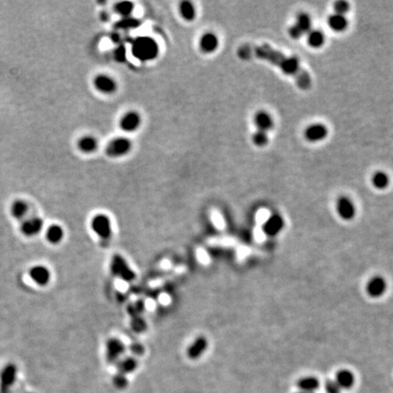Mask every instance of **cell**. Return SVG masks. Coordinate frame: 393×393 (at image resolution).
I'll return each mask as SVG.
<instances>
[{
  "label": "cell",
  "instance_id": "cell-1",
  "mask_svg": "<svg viewBox=\"0 0 393 393\" xmlns=\"http://www.w3.org/2000/svg\"><path fill=\"white\" fill-rule=\"evenodd\" d=\"M249 59L255 55L260 60H266L279 67L286 75L293 76L298 87L307 90L311 87V79L309 73L300 67V61L295 57H288L269 45L252 47L248 45Z\"/></svg>",
  "mask_w": 393,
  "mask_h": 393
},
{
  "label": "cell",
  "instance_id": "cell-2",
  "mask_svg": "<svg viewBox=\"0 0 393 393\" xmlns=\"http://www.w3.org/2000/svg\"><path fill=\"white\" fill-rule=\"evenodd\" d=\"M131 53L135 59L142 62L152 61L160 55V46L153 38L141 36L132 42Z\"/></svg>",
  "mask_w": 393,
  "mask_h": 393
},
{
  "label": "cell",
  "instance_id": "cell-3",
  "mask_svg": "<svg viewBox=\"0 0 393 393\" xmlns=\"http://www.w3.org/2000/svg\"><path fill=\"white\" fill-rule=\"evenodd\" d=\"M132 149V142L126 137L114 138L107 143L105 152L107 157L117 159L124 157L129 153Z\"/></svg>",
  "mask_w": 393,
  "mask_h": 393
},
{
  "label": "cell",
  "instance_id": "cell-4",
  "mask_svg": "<svg viewBox=\"0 0 393 393\" xmlns=\"http://www.w3.org/2000/svg\"><path fill=\"white\" fill-rule=\"evenodd\" d=\"M91 228L101 239L107 240L112 233L110 219L105 214H98L91 220Z\"/></svg>",
  "mask_w": 393,
  "mask_h": 393
},
{
  "label": "cell",
  "instance_id": "cell-5",
  "mask_svg": "<svg viewBox=\"0 0 393 393\" xmlns=\"http://www.w3.org/2000/svg\"><path fill=\"white\" fill-rule=\"evenodd\" d=\"M94 87L99 92L105 95H110L117 91L118 83L116 80L107 74H99L93 80Z\"/></svg>",
  "mask_w": 393,
  "mask_h": 393
},
{
  "label": "cell",
  "instance_id": "cell-6",
  "mask_svg": "<svg viewBox=\"0 0 393 393\" xmlns=\"http://www.w3.org/2000/svg\"><path fill=\"white\" fill-rule=\"evenodd\" d=\"M141 123L142 119L140 114L135 110H129L121 116L119 125L124 132L132 133L140 128Z\"/></svg>",
  "mask_w": 393,
  "mask_h": 393
},
{
  "label": "cell",
  "instance_id": "cell-7",
  "mask_svg": "<svg viewBox=\"0 0 393 393\" xmlns=\"http://www.w3.org/2000/svg\"><path fill=\"white\" fill-rule=\"evenodd\" d=\"M110 267H111V271L113 272L114 275H116L117 277H120L122 280L130 281L135 279V273L128 267L126 260H124L120 255L114 256Z\"/></svg>",
  "mask_w": 393,
  "mask_h": 393
},
{
  "label": "cell",
  "instance_id": "cell-8",
  "mask_svg": "<svg viewBox=\"0 0 393 393\" xmlns=\"http://www.w3.org/2000/svg\"><path fill=\"white\" fill-rule=\"evenodd\" d=\"M220 47V40L218 36L211 31L202 34L199 40V47L201 52L205 54L214 53Z\"/></svg>",
  "mask_w": 393,
  "mask_h": 393
},
{
  "label": "cell",
  "instance_id": "cell-9",
  "mask_svg": "<svg viewBox=\"0 0 393 393\" xmlns=\"http://www.w3.org/2000/svg\"><path fill=\"white\" fill-rule=\"evenodd\" d=\"M43 228V220L39 217H32L24 220L20 226V231L26 237H34L40 233Z\"/></svg>",
  "mask_w": 393,
  "mask_h": 393
},
{
  "label": "cell",
  "instance_id": "cell-10",
  "mask_svg": "<svg viewBox=\"0 0 393 393\" xmlns=\"http://www.w3.org/2000/svg\"><path fill=\"white\" fill-rule=\"evenodd\" d=\"M29 276L40 286H46L51 279V273L47 267L36 265L29 269Z\"/></svg>",
  "mask_w": 393,
  "mask_h": 393
},
{
  "label": "cell",
  "instance_id": "cell-11",
  "mask_svg": "<svg viewBox=\"0 0 393 393\" xmlns=\"http://www.w3.org/2000/svg\"><path fill=\"white\" fill-rule=\"evenodd\" d=\"M337 210L340 218L345 220H352L355 216L353 202L347 197H340L337 202Z\"/></svg>",
  "mask_w": 393,
  "mask_h": 393
},
{
  "label": "cell",
  "instance_id": "cell-12",
  "mask_svg": "<svg viewBox=\"0 0 393 393\" xmlns=\"http://www.w3.org/2000/svg\"><path fill=\"white\" fill-rule=\"evenodd\" d=\"M18 370L17 367L14 364H7L5 367L0 375V386L3 391H6L9 387L13 385L16 378H17Z\"/></svg>",
  "mask_w": 393,
  "mask_h": 393
},
{
  "label": "cell",
  "instance_id": "cell-13",
  "mask_svg": "<svg viewBox=\"0 0 393 393\" xmlns=\"http://www.w3.org/2000/svg\"><path fill=\"white\" fill-rule=\"evenodd\" d=\"M328 135L327 127L322 124H313L308 127L304 132L305 139L310 142H318L323 140Z\"/></svg>",
  "mask_w": 393,
  "mask_h": 393
},
{
  "label": "cell",
  "instance_id": "cell-14",
  "mask_svg": "<svg viewBox=\"0 0 393 393\" xmlns=\"http://www.w3.org/2000/svg\"><path fill=\"white\" fill-rule=\"evenodd\" d=\"M125 346L122 341L117 339H111L107 343V359L110 362H115L124 353Z\"/></svg>",
  "mask_w": 393,
  "mask_h": 393
},
{
  "label": "cell",
  "instance_id": "cell-15",
  "mask_svg": "<svg viewBox=\"0 0 393 393\" xmlns=\"http://www.w3.org/2000/svg\"><path fill=\"white\" fill-rule=\"evenodd\" d=\"M284 227V221L280 215L275 214L269 217L263 225L264 232L269 236H275L280 233Z\"/></svg>",
  "mask_w": 393,
  "mask_h": 393
},
{
  "label": "cell",
  "instance_id": "cell-16",
  "mask_svg": "<svg viewBox=\"0 0 393 393\" xmlns=\"http://www.w3.org/2000/svg\"><path fill=\"white\" fill-rule=\"evenodd\" d=\"M386 288V281L383 278L374 277L368 282L367 292L372 298H378L385 292Z\"/></svg>",
  "mask_w": 393,
  "mask_h": 393
},
{
  "label": "cell",
  "instance_id": "cell-17",
  "mask_svg": "<svg viewBox=\"0 0 393 393\" xmlns=\"http://www.w3.org/2000/svg\"><path fill=\"white\" fill-rule=\"evenodd\" d=\"M254 125L257 127V130L268 132L273 127V120L271 116L265 111H259L254 116Z\"/></svg>",
  "mask_w": 393,
  "mask_h": 393
},
{
  "label": "cell",
  "instance_id": "cell-18",
  "mask_svg": "<svg viewBox=\"0 0 393 393\" xmlns=\"http://www.w3.org/2000/svg\"><path fill=\"white\" fill-rule=\"evenodd\" d=\"M77 147L82 153H93L99 148V141L91 135H85L78 140Z\"/></svg>",
  "mask_w": 393,
  "mask_h": 393
},
{
  "label": "cell",
  "instance_id": "cell-19",
  "mask_svg": "<svg viewBox=\"0 0 393 393\" xmlns=\"http://www.w3.org/2000/svg\"><path fill=\"white\" fill-rule=\"evenodd\" d=\"M207 347V341L205 338L200 337L194 340L193 343L187 348V357L191 360L199 359L200 356L205 352Z\"/></svg>",
  "mask_w": 393,
  "mask_h": 393
},
{
  "label": "cell",
  "instance_id": "cell-20",
  "mask_svg": "<svg viewBox=\"0 0 393 393\" xmlns=\"http://www.w3.org/2000/svg\"><path fill=\"white\" fill-rule=\"evenodd\" d=\"M179 13L182 20L191 22L197 17V9L192 2L182 1L179 5Z\"/></svg>",
  "mask_w": 393,
  "mask_h": 393
},
{
  "label": "cell",
  "instance_id": "cell-21",
  "mask_svg": "<svg viewBox=\"0 0 393 393\" xmlns=\"http://www.w3.org/2000/svg\"><path fill=\"white\" fill-rule=\"evenodd\" d=\"M328 25L335 32H342L348 27V20L345 16L332 14L328 19Z\"/></svg>",
  "mask_w": 393,
  "mask_h": 393
},
{
  "label": "cell",
  "instance_id": "cell-22",
  "mask_svg": "<svg viewBox=\"0 0 393 393\" xmlns=\"http://www.w3.org/2000/svg\"><path fill=\"white\" fill-rule=\"evenodd\" d=\"M46 238L49 243L53 245L59 244L64 238V230L60 225H50L47 228Z\"/></svg>",
  "mask_w": 393,
  "mask_h": 393
},
{
  "label": "cell",
  "instance_id": "cell-23",
  "mask_svg": "<svg viewBox=\"0 0 393 393\" xmlns=\"http://www.w3.org/2000/svg\"><path fill=\"white\" fill-rule=\"evenodd\" d=\"M337 384L340 386V389H350L352 388L354 383V376L352 372H351L348 370H342L340 371L337 376L336 380Z\"/></svg>",
  "mask_w": 393,
  "mask_h": 393
},
{
  "label": "cell",
  "instance_id": "cell-24",
  "mask_svg": "<svg viewBox=\"0 0 393 393\" xmlns=\"http://www.w3.org/2000/svg\"><path fill=\"white\" fill-rule=\"evenodd\" d=\"M27 210H28V205L26 201L22 200L14 201L10 207L11 215L17 220H22L27 215Z\"/></svg>",
  "mask_w": 393,
  "mask_h": 393
},
{
  "label": "cell",
  "instance_id": "cell-25",
  "mask_svg": "<svg viewBox=\"0 0 393 393\" xmlns=\"http://www.w3.org/2000/svg\"><path fill=\"white\" fill-rule=\"evenodd\" d=\"M320 386V382L314 377H305L298 381V387L304 393H313Z\"/></svg>",
  "mask_w": 393,
  "mask_h": 393
},
{
  "label": "cell",
  "instance_id": "cell-26",
  "mask_svg": "<svg viewBox=\"0 0 393 393\" xmlns=\"http://www.w3.org/2000/svg\"><path fill=\"white\" fill-rule=\"evenodd\" d=\"M325 41L324 34L320 30H313L311 29L308 33V43L309 45L313 48H319L322 47Z\"/></svg>",
  "mask_w": 393,
  "mask_h": 393
},
{
  "label": "cell",
  "instance_id": "cell-27",
  "mask_svg": "<svg viewBox=\"0 0 393 393\" xmlns=\"http://www.w3.org/2000/svg\"><path fill=\"white\" fill-rule=\"evenodd\" d=\"M134 4L132 2L129 1H121V2H118L115 4L114 6V10L117 14H119L121 17H128L131 14L133 13L134 11Z\"/></svg>",
  "mask_w": 393,
  "mask_h": 393
},
{
  "label": "cell",
  "instance_id": "cell-28",
  "mask_svg": "<svg viewBox=\"0 0 393 393\" xmlns=\"http://www.w3.org/2000/svg\"><path fill=\"white\" fill-rule=\"evenodd\" d=\"M295 25L300 28L303 34H308L311 30V20L308 14H299L296 18Z\"/></svg>",
  "mask_w": 393,
  "mask_h": 393
},
{
  "label": "cell",
  "instance_id": "cell-29",
  "mask_svg": "<svg viewBox=\"0 0 393 393\" xmlns=\"http://www.w3.org/2000/svg\"><path fill=\"white\" fill-rule=\"evenodd\" d=\"M137 367H138V363L133 358L124 359V360H121L120 364L118 365L119 372L124 374V375L133 372L134 371L137 369Z\"/></svg>",
  "mask_w": 393,
  "mask_h": 393
},
{
  "label": "cell",
  "instance_id": "cell-30",
  "mask_svg": "<svg viewBox=\"0 0 393 393\" xmlns=\"http://www.w3.org/2000/svg\"><path fill=\"white\" fill-rule=\"evenodd\" d=\"M372 184L376 188L384 189L390 184L389 176L383 171H377L372 177Z\"/></svg>",
  "mask_w": 393,
  "mask_h": 393
},
{
  "label": "cell",
  "instance_id": "cell-31",
  "mask_svg": "<svg viewBox=\"0 0 393 393\" xmlns=\"http://www.w3.org/2000/svg\"><path fill=\"white\" fill-rule=\"evenodd\" d=\"M251 139H252V142L254 144L258 147H264L269 141L267 132H263L260 130H257L256 132H254Z\"/></svg>",
  "mask_w": 393,
  "mask_h": 393
},
{
  "label": "cell",
  "instance_id": "cell-32",
  "mask_svg": "<svg viewBox=\"0 0 393 393\" xmlns=\"http://www.w3.org/2000/svg\"><path fill=\"white\" fill-rule=\"evenodd\" d=\"M333 9L335 14L344 16L350 10V5L348 2H345V1H338V2L334 3Z\"/></svg>",
  "mask_w": 393,
  "mask_h": 393
},
{
  "label": "cell",
  "instance_id": "cell-33",
  "mask_svg": "<svg viewBox=\"0 0 393 393\" xmlns=\"http://www.w3.org/2000/svg\"><path fill=\"white\" fill-rule=\"evenodd\" d=\"M113 383L117 389H120V390L125 389L127 386V378H126V375L119 372L118 375H116L114 377Z\"/></svg>",
  "mask_w": 393,
  "mask_h": 393
},
{
  "label": "cell",
  "instance_id": "cell-34",
  "mask_svg": "<svg viewBox=\"0 0 393 393\" xmlns=\"http://www.w3.org/2000/svg\"><path fill=\"white\" fill-rule=\"evenodd\" d=\"M325 389L328 393H340V388L335 380H328L325 383Z\"/></svg>",
  "mask_w": 393,
  "mask_h": 393
},
{
  "label": "cell",
  "instance_id": "cell-35",
  "mask_svg": "<svg viewBox=\"0 0 393 393\" xmlns=\"http://www.w3.org/2000/svg\"><path fill=\"white\" fill-rule=\"evenodd\" d=\"M289 34L294 40H300V38L304 35L303 32L296 25H294L292 27L289 28Z\"/></svg>",
  "mask_w": 393,
  "mask_h": 393
},
{
  "label": "cell",
  "instance_id": "cell-36",
  "mask_svg": "<svg viewBox=\"0 0 393 393\" xmlns=\"http://www.w3.org/2000/svg\"><path fill=\"white\" fill-rule=\"evenodd\" d=\"M304 393V392H303V393Z\"/></svg>",
  "mask_w": 393,
  "mask_h": 393
}]
</instances>
